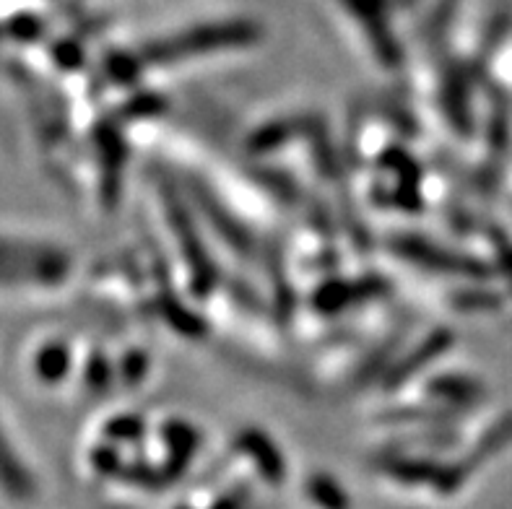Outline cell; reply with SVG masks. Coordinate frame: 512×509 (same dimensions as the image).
<instances>
[{
	"instance_id": "obj_4",
	"label": "cell",
	"mask_w": 512,
	"mask_h": 509,
	"mask_svg": "<svg viewBox=\"0 0 512 509\" xmlns=\"http://www.w3.org/2000/svg\"><path fill=\"white\" fill-rule=\"evenodd\" d=\"M164 437H167L169 445L167 476L175 478L185 471V465L193 458L195 447H198V434H195L188 424H169Z\"/></svg>"
},
{
	"instance_id": "obj_2",
	"label": "cell",
	"mask_w": 512,
	"mask_h": 509,
	"mask_svg": "<svg viewBox=\"0 0 512 509\" xmlns=\"http://www.w3.org/2000/svg\"><path fill=\"white\" fill-rule=\"evenodd\" d=\"M0 491L11 499H26L34 497V478L32 473L26 471L16 450L11 447L8 437L0 429Z\"/></svg>"
},
{
	"instance_id": "obj_1",
	"label": "cell",
	"mask_w": 512,
	"mask_h": 509,
	"mask_svg": "<svg viewBox=\"0 0 512 509\" xmlns=\"http://www.w3.org/2000/svg\"><path fill=\"white\" fill-rule=\"evenodd\" d=\"M260 37V32L247 21H232V24H214V26H198L190 32H182L177 37L167 39L162 45L149 50L151 60H175L188 58V55H203V52L227 50V47L250 45Z\"/></svg>"
},
{
	"instance_id": "obj_10",
	"label": "cell",
	"mask_w": 512,
	"mask_h": 509,
	"mask_svg": "<svg viewBox=\"0 0 512 509\" xmlns=\"http://www.w3.org/2000/svg\"><path fill=\"white\" fill-rule=\"evenodd\" d=\"M214 509H242V502L240 497H227V499H221Z\"/></svg>"
},
{
	"instance_id": "obj_6",
	"label": "cell",
	"mask_w": 512,
	"mask_h": 509,
	"mask_svg": "<svg viewBox=\"0 0 512 509\" xmlns=\"http://www.w3.org/2000/svg\"><path fill=\"white\" fill-rule=\"evenodd\" d=\"M403 255H409L411 260L422 265H432V268H453V271H474V265L466 263V260H458V258H448L445 252L435 250V247L424 245V242H416V239H403L401 245Z\"/></svg>"
},
{
	"instance_id": "obj_7",
	"label": "cell",
	"mask_w": 512,
	"mask_h": 509,
	"mask_svg": "<svg viewBox=\"0 0 512 509\" xmlns=\"http://www.w3.org/2000/svg\"><path fill=\"white\" fill-rule=\"evenodd\" d=\"M307 494L320 509H349L346 491L328 476H312L307 484Z\"/></svg>"
},
{
	"instance_id": "obj_3",
	"label": "cell",
	"mask_w": 512,
	"mask_h": 509,
	"mask_svg": "<svg viewBox=\"0 0 512 509\" xmlns=\"http://www.w3.org/2000/svg\"><path fill=\"white\" fill-rule=\"evenodd\" d=\"M240 447L253 458L255 468L263 473L268 484H281L286 476V465L284 458H281V452L273 447L271 439L266 434L260 432H245L240 437Z\"/></svg>"
},
{
	"instance_id": "obj_11",
	"label": "cell",
	"mask_w": 512,
	"mask_h": 509,
	"mask_svg": "<svg viewBox=\"0 0 512 509\" xmlns=\"http://www.w3.org/2000/svg\"><path fill=\"white\" fill-rule=\"evenodd\" d=\"M180 509H188V507H180Z\"/></svg>"
},
{
	"instance_id": "obj_9",
	"label": "cell",
	"mask_w": 512,
	"mask_h": 509,
	"mask_svg": "<svg viewBox=\"0 0 512 509\" xmlns=\"http://www.w3.org/2000/svg\"><path fill=\"white\" fill-rule=\"evenodd\" d=\"M91 465L97 468L102 476H115L120 473V458H117V452L112 447H97V450L91 452Z\"/></svg>"
},
{
	"instance_id": "obj_8",
	"label": "cell",
	"mask_w": 512,
	"mask_h": 509,
	"mask_svg": "<svg viewBox=\"0 0 512 509\" xmlns=\"http://www.w3.org/2000/svg\"><path fill=\"white\" fill-rule=\"evenodd\" d=\"M143 434V424L133 416H125V419H117L107 426V437L120 439V442H130V439H138Z\"/></svg>"
},
{
	"instance_id": "obj_5",
	"label": "cell",
	"mask_w": 512,
	"mask_h": 509,
	"mask_svg": "<svg viewBox=\"0 0 512 509\" xmlns=\"http://www.w3.org/2000/svg\"><path fill=\"white\" fill-rule=\"evenodd\" d=\"M34 369H37L39 380L42 382H60L71 369V354L63 343H47L39 348L37 359H34Z\"/></svg>"
}]
</instances>
